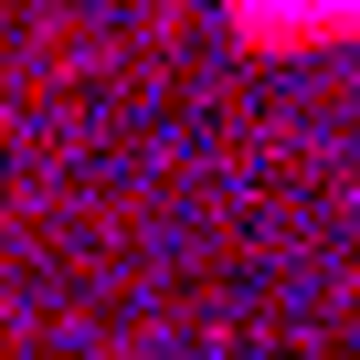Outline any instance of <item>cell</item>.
I'll return each mask as SVG.
<instances>
[{"label": "cell", "mask_w": 360, "mask_h": 360, "mask_svg": "<svg viewBox=\"0 0 360 360\" xmlns=\"http://www.w3.org/2000/svg\"><path fill=\"white\" fill-rule=\"evenodd\" d=\"M318 11H328V0H318Z\"/></svg>", "instance_id": "obj_1"}]
</instances>
